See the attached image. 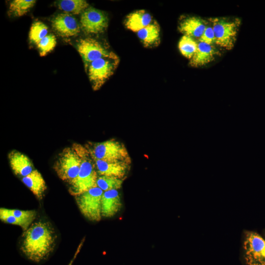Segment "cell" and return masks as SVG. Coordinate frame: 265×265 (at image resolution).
I'll return each instance as SVG.
<instances>
[{
	"label": "cell",
	"instance_id": "19",
	"mask_svg": "<svg viewBox=\"0 0 265 265\" xmlns=\"http://www.w3.org/2000/svg\"><path fill=\"white\" fill-rule=\"evenodd\" d=\"M137 35L145 47H156L160 43V27L156 21L138 31Z\"/></svg>",
	"mask_w": 265,
	"mask_h": 265
},
{
	"label": "cell",
	"instance_id": "18",
	"mask_svg": "<svg viewBox=\"0 0 265 265\" xmlns=\"http://www.w3.org/2000/svg\"><path fill=\"white\" fill-rule=\"evenodd\" d=\"M22 181L38 199H42L47 186L43 176L37 169L23 177Z\"/></svg>",
	"mask_w": 265,
	"mask_h": 265
},
{
	"label": "cell",
	"instance_id": "3",
	"mask_svg": "<svg viewBox=\"0 0 265 265\" xmlns=\"http://www.w3.org/2000/svg\"><path fill=\"white\" fill-rule=\"evenodd\" d=\"M84 146L93 159L131 163L125 145L115 139L101 142H88Z\"/></svg>",
	"mask_w": 265,
	"mask_h": 265
},
{
	"label": "cell",
	"instance_id": "7",
	"mask_svg": "<svg viewBox=\"0 0 265 265\" xmlns=\"http://www.w3.org/2000/svg\"><path fill=\"white\" fill-rule=\"evenodd\" d=\"M103 192L97 186L75 196L81 214L90 221L98 222L102 218L101 200Z\"/></svg>",
	"mask_w": 265,
	"mask_h": 265
},
{
	"label": "cell",
	"instance_id": "4",
	"mask_svg": "<svg viewBox=\"0 0 265 265\" xmlns=\"http://www.w3.org/2000/svg\"><path fill=\"white\" fill-rule=\"evenodd\" d=\"M119 57L113 53L91 62L85 69L92 89L99 90L114 74L119 63Z\"/></svg>",
	"mask_w": 265,
	"mask_h": 265
},
{
	"label": "cell",
	"instance_id": "24",
	"mask_svg": "<svg viewBox=\"0 0 265 265\" xmlns=\"http://www.w3.org/2000/svg\"><path fill=\"white\" fill-rule=\"evenodd\" d=\"M48 27L43 22L35 21L32 23L29 32V39L32 43L36 44L48 35Z\"/></svg>",
	"mask_w": 265,
	"mask_h": 265
},
{
	"label": "cell",
	"instance_id": "17",
	"mask_svg": "<svg viewBox=\"0 0 265 265\" xmlns=\"http://www.w3.org/2000/svg\"><path fill=\"white\" fill-rule=\"evenodd\" d=\"M153 21L151 14L145 10L141 9L135 11L128 15L125 25L128 29L137 32L149 25Z\"/></svg>",
	"mask_w": 265,
	"mask_h": 265
},
{
	"label": "cell",
	"instance_id": "13",
	"mask_svg": "<svg viewBox=\"0 0 265 265\" xmlns=\"http://www.w3.org/2000/svg\"><path fill=\"white\" fill-rule=\"evenodd\" d=\"M8 158L11 168L16 175L24 177L35 169L31 160L19 151H11Z\"/></svg>",
	"mask_w": 265,
	"mask_h": 265
},
{
	"label": "cell",
	"instance_id": "21",
	"mask_svg": "<svg viewBox=\"0 0 265 265\" xmlns=\"http://www.w3.org/2000/svg\"><path fill=\"white\" fill-rule=\"evenodd\" d=\"M35 0H14L9 5L8 15L13 17H21L25 15L33 7Z\"/></svg>",
	"mask_w": 265,
	"mask_h": 265
},
{
	"label": "cell",
	"instance_id": "10",
	"mask_svg": "<svg viewBox=\"0 0 265 265\" xmlns=\"http://www.w3.org/2000/svg\"><path fill=\"white\" fill-rule=\"evenodd\" d=\"M80 28L86 34H96L103 32L108 26V18L102 11L88 7L81 14Z\"/></svg>",
	"mask_w": 265,
	"mask_h": 265
},
{
	"label": "cell",
	"instance_id": "25",
	"mask_svg": "<svg viewBox=\"0 0 265 265\" xmlns=\"http://www.w3.org/2000/svg\"><path fill=\"white\" fill-rule=\"evenodd\" d=\"M56 44V39L53 34H48L37 45L40 56H44L52 51Z\"/></svg>",
	"mask_w": 265,
	"mask_h": 265
},
{
	"label": "cell",
	"instance_id": "11",
	"mask_svg": "<svg viewBox=\"0 0 265 265\" xmlns=\"http://www.w3.org/2000/svg\"><path fill=\"white\" fill-rule=\"evenodd\" d=\"M80 25L72 15L60 13L52 20V26L57 34L62 37L75 36L80 32Z\"/></svg>",
	"mask_w": 265,
	"mask_h": 265
},
{
	"label": "cell",
	"instance_id": "16",
	"mask_svg": "<svg viewBox=\"0 0 265 265\" xmlns=\"http://www.w3.org/2000/svg\"><path fill=\"white\" fill-rule=\"evenodd\" d=\"M218 53L212 45L199 42L196 51L190 59L189 64L194 67L203 66L212 61Z\"/></svg>",
	"mask_w": 265,
	"mask_h": 265
},
{
	"label": "cell",
	"instance_id": "2",
	"mask_svg": "<svg viewBox=\"0 0 265 265\" xmlns=\"http://www.w3.org/2000/svg\"><path fill=\"white\" fill-rule=\"evenodd\" d=\"M72 147L80 155L81 163L77 177L69 182V192L74 196L81 194L92 188L97 187L99 175L93 159L84 145L74 143Z\"/></svg>",
	"mask_w": 265,
	"mask_h": 265
},
{
	"label": "cell",
	"instance_id": "1",
	"mask_svg": "<svg viewBox=\"0 0 265 265\" xmlns=\"http://www.w3.org/2000/svg\"><path fill=\"white\" fill-rule=\"evenodd\" d=\"M55 239L54 230L49 222H36L24 232L21 250L27 259L39 263L53 252Z\"/></svg>",
	"mask_w": 265,
	"mask_h": 265
},
{
	"label": "cell",
	"instance_id": "9",
	"mask_svg": "<svg viewBox=\"0 0 265 265\" xmlns=\"http://www.w3.org/2000/svg\"><path fill=\"white\" fill-rule=\"evenodd\" d=\"M76 47L84 63L85 70L92 61L109 56L114 53L101 42L91 37L80 39Z\"/></svg>",
	"mask_w": 265,
	"mask_h": 265
},
{
	"label": "cell",
	"instance_id": "27",
	"mask_svg": "<svg viewBox=\"0 0 265 265\" xmlns=\"http://www.w3.org/2000/svg\"><path fill=\"white\" fill-rule=\"evenodd\" d=\"M82 245V242H80V244L79 246H78V248H77V249L76 250V252L75 254H74V256L73 258H72V259L71 260V261H70V262L69 263V264L68 265H72L75 259H76V258L77 256V255L79 253Z\"/></svg>",
	"mask_w": 265,
	"mask_h": 265
},
{
	"label": "cell",
	"instance_id": "23",
	"mask_svg": "<svg viewBox=\"0 0 265 265\" xmlns=\"http://www.w3.org/2000/svg\"><path fill=\"white\" fill-rule=\"evenodd\" d=\"M124 180L113 176H99L97 185L103 191L118 190L121 188Z\"/></svg>",
	"mask_w": 265,
	"mask_h": 265
},
{
	"label": "cell",
	"instance_id": "14",
	"mask_svg": "<svg viewBox=\"0 0 265 265\" xmlns=\"http://www.w3.org/2000/svg\"><path fill=\"white\" fill-rule=\"evenodd\" d=\"M122 203L118 190L104 191L101 200L102 217L109 218L114 216L121 210Z\"/></svg>",
	"mask_w": 265,
	"mask_h": 265
},
{
	"label": "cell",
	"instance_id": "5",
	"mask_svg": "<svg viewBox=\"0 0 265 265\" xmlns=\"http://www.w3.org/2000/svg\"><path fill=\"white\" fill-rule=\"evenodd\" d=\"M81 163V158L72 146L66 147L58 154L53 165L58 177L69 183L78 176Z\"/></svg>",
	"mask_w": 265,
	"mask_h": 265
},
{
	"label": "cell",
	"instance_id": "20",
	"mask_svg": "<svg viewBox=\"0 0 265 265\" xmlns=\"http://www.w3.org/2000/svg\"><path fill=\"white\" fill-rule=\"evenodd\" d=\"M55 4L58 9L71 15L81 14L89 7L88 3L84 0H60Z\"/></svg>",
	"mask_w": 265,
	"mask_h": 265
},
{
	"label": "cell",
	"instance_id": "8",
	"mask_svg": "<svg viewBox=\"0 0 265 265\" xmlns=\"http://www.w3.org/2000/svg\"><path fill=\"white\" fill-rule=\"evenodd\" d=\"M243 254L247 265H265V239L258 233L246 231L243 238Z\"/></svg>",
	"mask_w": 265,
	"mask_h": 265
},
{
	"label": "cell",
	"instance_id": "15",
	"mask_svg": "<svg viewBox=\"0 0 265 265\" xmlns=\"http://www.w3.org/2000/svg\"><path fill=\"white\" fill-rule=\"evenodd\" d=\"M207 26L205 22L199 17L191 16L184 19L179 26V30L184 35L193 39H199L204 32Z\"/></svg>",
	"mask_w": 265,
	"mask_h": 265
},
{
	"label": "cell",
	"instance_id": "22",
	"mask_svg": "<svg viewBox=\"0 0 265 265\" xmlns=\"http://www.w3.org/2000/svg\"><path fill=\"white\" fill-rule=\"evenodd\" d=\"M197 46L198 42L194 39L186 35H183L178 44V48L181 54L189 59L195 53Z\"/></svg>",
	"mask_w": 265,
	"mask_h": 265
},
{
	"label": "cell",
	"instance_id": "6",
	"mask_svg": "<svg viewBox=\"0 0 265 265\" xmlns=\"http://www.w3.org/2000/svg\"><path fill=\"white\" fill-rule=\"evenodd\" d=\"M214 36V43L227 50L234 46L240 24L238 19L231 20L225 18L210 19Z\"/></svg>",
	"mask_w": 265,
	"mask_h": 265
},
{
	"label": "cell",
	"instance_id": "12",
	"mask_svg": "<svg viewBox=\"0 0 265 265\" xmlns=\"http://www.w3.org/2000/svg\"><path fill=\"white\" fill-rule=\"evenodd\" d=\"M93 159L99 176H113L125 179L130 169L131 163Z\"/></svg>",
	"mask_w": 265,
	"mask_h": 265
},
{
	"label": "cell",
	"instance_id": "26",
	"mask_svg": "<svg viewBox=\"0 0 265 265\" xmlns=\"http://www.w3.org/2000/svg\"><path fill=\"white\" fill-rule=\"evenodd\" d=\"M199 41L212 45L215 42V36L212 26H207Z\"/></svg>",
	"mask_w": 265,
	"mask_h": 265
}]
</instances>
